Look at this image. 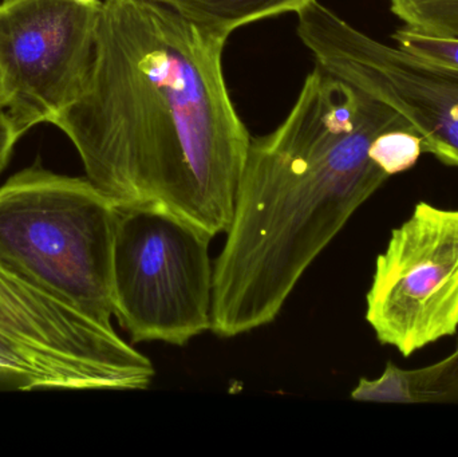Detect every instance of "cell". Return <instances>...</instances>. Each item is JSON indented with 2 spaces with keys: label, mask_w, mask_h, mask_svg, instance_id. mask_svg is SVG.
I'll use <instances>...</instances> for the list:
<instances>
[{
  "label": "cell",
  "mask_w": 458,
  "mask_h": 457,
  "mask_svg": "<svg viewBox=\"0 0 458 457\" xmlns=\"http://www.w3.org/2000/svg\"><path fill=\"white\" fill-rule=\"evenodd\" d=\"M227 39L156 0H105L82 94L53 125L118 207L158 203L227 233L250 134L223 72Z\"/></svg>",
  "instance_id": "obj_1"
},
{
  "label": "cell",
  "mask_w": 458,
  "mask_h": 457,
  "mask_svg": "<svg viewBox=\"0 0 458 457\" xmlns=\"http://www.w3.org/2000/svg\"><path fill=\"white\" fill-rule=\"evenodd\" d=\"M411 123L319 64L285 120L250 137L233 215L215 262L212 332L233 338L271 324L307 268L390 179L374 140Z\"/></svg>",
  "instance_id": "obj_2"
},
{
  "label": "cell",
  "mask_w": 458,
  "mask_h": 457,
  "mask_svg": "<svg viewBox=\"0 0 458 457\" xmlns=\"http://www.w3.org/2000/svg\"><path fill=\"white\" fill-rule=\"evenodd\" d=\"M117 216L88 177L24 169L0 187V267L112 325Z\"/></svg>",
  "instance_id": "obj_3"
},
{
  "label": "cell",
  "mask_w": 458,
  "mask_h": 457,
  "mask_svg": "<svg viewBox=\"0 0 458 457\" xmlns=\"http://www.w3.org/2000/svg\"><path fill=\"white\" fill-rule=\"evenodd\" d=\"M212 238L161 204L118 207L114 317L133 343L184 346L211 330Z\"/></svg>",
  "instance_id": "obj_4"
},
{
  "label": "cell",
  "mask_w": 458,
  "mask_h": 457,
  "mask_svg": "<svg viewBox=\"0 0 458 457\" xmlns=\"http://www.w3.org/2000/svg\"><path fill=\"white\" fill-rule=\"evenodd\" d=\"M0 376L23 391H142L156 372L113 325L0 267Z\"/></svg>",
  "instance_id": "obj_5"
},
{
  "label": "cell",
  "mask_w": 458,
  "mask_h": 457,
  "mask_svg": "<svg viewBox=\"0 0 458 457\" xmlns=\"http://www.w3.org/2000/svg\"><path fill=\"white\" fill-rule=\"evenodd\" d=\"M317 64L400 113L424 152L458 168V69L386 45L318 0L296 13Z\"/></svg>",
  "instance_id": "obj_6"
},
{
  "label": "cell",
  "mask_w": 458,
  "mask_h": 457,
  "mask_svg": "<svg viewBox=\"0 0 458 457\" xmlns=\"http://www.w3.org/2000/svg\"><path fill=\"white\" fill-rule=\"evenodd\" d=\"M366 321L403 357L458 330V209L416 204L378 255Z\"/></svg>",
  "instance_id": "obj_7"
},
{
  "label": "cell",
  "mask_w": 458,
  "mask_h": 457,
  "mask_svg": "<svg viewBox=\"0 0 458 457\" xmlns=\"http://www.w3.org/2000/svg\"><path fill=\"white\" fill-rule=\"evenodd\" d=\"M102 2L0 0V77L21 136L53 123L82 94Z\"/></svg>",
  "instance_id": "obj_8"
},
{
  "label": "cell",
  "mask_w": 458,
  "mask_h": 457,
  "mask_svg": "<svg viewBox=\"0 0 458 457\" xmlns=\"http://www.w3.org/2000/svg\"><path fill=\"white\" fill-rule=\"evenodd\" d=\"M201 29L228 39L245 24L269 16L298 13L311 0H156Z\"/></svg>",
  "instance_id": "obj_9"
},
{
  "label": "cell",
  "mask_w": 458,
  "mask_h": 457,
  "mask_svg": "<svg viewBox=\"0 0 458 457\" xmlns=\"http://www.w3.org/2000/svg\"><path fill=\"white\" fill-rule=\"evenodd\" d=\"M403 27L420 34L458 37V0H389Z\"/></svg>",
  "instance_id": "obj_10"
},
{
  "label": "cell",
  "mask_w": 458,
  "mask_h": 457,
  "mask_svg": "<svg viewBox=\"0 0 458 457\" xmlns=\"http://www.w3.org/2000/svg\"><path fill=\"white\" fill-rule=\"evenodd\" d=\"M352 399L357 402L419 404L416 370L401 369L389 362L379 377L373 380L360 378L352 392Z\"/></svg>",
  "instance_id": "obj_11"
},
{
  "label": "cell",
  "mask_w": 458,
  "mask_h": 457,
  "mask_svg": "<svg viewBox=\"0 0 458 457\" xmlns=\"http://www.w3.org/2000/svg\"><path fill=\"white\" fill-rule=\"evenodd\" d=\"M422 153V140L414 131L401 129L379 134L369 150L374 164L389 177L413 168Z\"/></svg>",
  "instance_id": "obj_12"
},
{
  "label": "cell",
  "mask_w": 458,
  "mask_h": 457,
  "mask_svg": "<svg viewBox=\"0 0 458 457\" xmlns=\"http://www.w3.org/2000/svg\"><path fill=\"white\" fill-rule=\"evenodd\" d=\"M421 402H458V343L454 354L419 369Z\"/></svg>",
  "instance_id": "obj_13"
},
{
  "label": "cell",
  "mask_w": 458,
  "mask_h": 457,
  "mask_svg": "<svg viewBox=\"0 0 458 457\" xmlns=\"http://www.w3.org/2000/svg\"><path fill=\"white\" fill-rule=\"evenodd\" d=\"M390 38L397 47L408 53L458 69V37H435L400 27Z\"/></svg>",
  "instance_id": "obj_14"
},
{
  "label": "cell",
  "mask_w": 458,
  "mask_h": 457,
  "mask_svg": "<svg viewBox=\"0 0 458 457\" xmlns=\"http://www.w3.org/2000/svg\"><path fill=\"white\" fill-rule=\"evenodd\" d=\"M21 137L7 109H0V173L7 165L13 147L21 140Z\"/></svg>",
  "instance_id": "obj_15"
},
{
  "label": "cell",
  "mask_w": 458,
  "mask_h": 457,
  "mask_svg": "<svg viewBox=\"0 0 458 457\" xmlns=\"http://www.w3.org/2000/svg\"><path fill=\"white\" fill-rule=\"evenodd\" d=\"M7 98H5L4 89H3L2 77H0V109H5Z\"/></svg>",
  "instance_id": "obj_16"
},
{
  "label": "cell",
  "mask_w": 458,
  "mask_h": 457,
  "mask_svg": "<svg viewBox=\"0 0 458 457\" xmlns=\"http://www.w3.org/2000/svg\"><path fill=\"white\" fill-rule=\"evenodd\" d=\"M94 2H101V0H94Z\"/></svg>",
  "instance_id": "obj_17"
}]
</instances>
